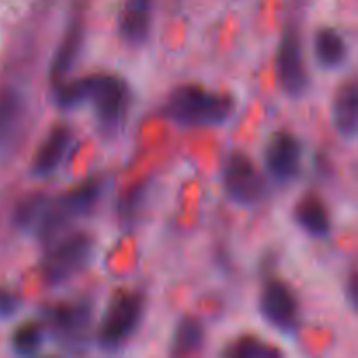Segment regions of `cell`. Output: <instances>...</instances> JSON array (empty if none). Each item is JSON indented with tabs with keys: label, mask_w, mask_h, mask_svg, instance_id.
I'll list each match as a JSON object with an SVG mask.
<instances>
[{
	"label": "cell",
	"mask_w": 358,
	"mask_h": 358,
	"mask_svg": "<svg viewBox=\"0 0 358 358\" xmlns=\"http://www.w3.org/2000/svg\"><path fill=\"white\" fill-rule=\"evenodd\" d=\"M234 110L233 96L215 93L196 84L175 87L164 103V114L184 126H217Z\"/></svg>",
	"instance_id": "cell-1"
},
{
	"label": "cell",
	"mask_w": 358,
	"mask_h": 358,
	"mask_svg": "<svg viewBox=\"0 0 358 358\" xmlns=\"http://www.w3.org/2000/svg\"><path fill=\"white\" fill-rule=\"evenodd\" d=\"M103 184L98 178H90L83 182L77 187L70 189L66 194L59 196L58 199L49 203L44 217H42L41 226L37 227V236L44 243L55 240L58 234H62L72 222H76L80 217L87 215L91 210L100 201Z\"/></svg>",
	"instance_id": "cell-2"
},
{
	"label": "cell",
	"mask_w": 358,
	"mask_h": 358,
	"mask_svg": "<svg viewBox=\"0 0 358 358\" xmlns=\"http://www.w3.org/2000/svg\"><path fill=\"white\" fill-rule=\"evenodd\" d=\"M84 98L94 105L98 122L105 133H115L124 121L129 108V90L121 79L114 76L83 77Z\"/></svg>",
	"instance_id": "cell-3"
},
{
	"label": "cell",
	"mask_w": 358,
	"mask_h": 358,
	"mask_svg": "<svg viewBox=\"0 0 358 358\" xmlns=\"http://www.w3.org/2000/svg\"><path fill=\"white\" fill-rule=\"evenodd\" d=\"M145 311V299L140 292L119 290L112 297L100 327V345L115 350L135 334Z\"/></svg>",
	"instance_id": "cell-4"
},
{
	"label": "cell",
	"mask_w": 358,
	"mask_h": 358,
	"mask_svg": "<svg viewBox=\"0 0 358 358\" xmlns=\"http://www.w3.org/2000/svg\"><path fill=\"white\" fill-rule=\"evenodd\" d=\"M93 254V238L86 233H76L63 240L44 262V278L49 285H62L83 271Z\"/></svg>",
	"instance_id": "cell-5"
},
{
	"label": "cell",
	"mask_w": 358,
	"mask_h": 358,
	"mask_svg": "<svg viewBox=\"0 0 358 358\" xmlns=\"http://www.w3.org/2000/svg\"><path fill=\"white\" fill-rule=\"evenodd\" d=\"M276 76L285 94L301 98L310 90V73L304 63L303 44L296 27H287L276 51Z\"/></svg>",
	"instance_id": "cell-6"
},
{
	"label": "cell",
	"mask_w": 358,
	"mask_h": 358,
	"mask_svg": "<svg viewBox=\"0 0 358 358\" xmlns=\"http://www.w3.org/2000/svg\"><path fill=\"white\" fill-rule=\"evenodd\" d=\"M224 187L227 196L241 206H254L264 198L266 185L250 157L231 152L224 164Z\"/></svg>",
	"instance_id": "cell-7"
},
{
	"label": "cell",
	"mask_w": 358,
	"mask_h": 358,
	"mask_svg": "<svg viewBox=\"0 0 358 358\" xmlns=\"http://www.w3.org/2000/svg\"><path fill=\"white\" fill-rule=\"evenodd\" d=\"M261 313L278 331L292 332L299 320V303L294 290L282 280H269L261 294Z\"/></svg>",
	"instance_id": "cell-8"
},
{
	"label": "cell",
	"mask_w": 358,
	"mask_h": 358,
	"mask_svg": "<svg viewBox=\"0 0 358 358\" xmlns=\"http://www.w3.org/2000/svg\"><path fill=\"white\" fill-rule=\"evenodd\" d=\"M301 156L303 147L292 133H275L266 149V166L278 182H290L299 173Z\"/></svg>",
	"instance_id": "cell-9"
},
{
	"label": "cell",
	"mask_w": 358,
	"mask_h": 358,
	"mask_svg": "<svg viewBox=\"0 0 358 358\" xmlns=\"http://www.w3.org/2000/svg\"><path fill=\"white\" fill-rule=\"evenodd\" d=\"M72 129L66 124H56L49 131V135L45 136V140L35 152L34 163H31V171L37 177H48L62 166L66 150L70 149V143H72Z\"/></svg>",
	"instance_id": "cell-10"
},
{
	"label": "cell",
	"mask_w": 358,
	"mask_h": 358,
	"mask_svg": "<svg viewBox=\"0 0 358 358\" xmlns=\"http://www.w3.org/2000/svg\"><path fill=\"white\" fill-rule=\"evenodd\" d=\"M93 308L87 301H77V303H63L51 306L48 310V322L51 324L56 336L63 339L79 338L87 327H90Z\"/></svg>",
	"instance_id": "cell-11"
},
{
	"label": "cell",
	"mask_w": 358,
	"mask_h": 358,
	"mask_svg": "<svg viewBox=\"0 0 358 358\" xmlns=\"http://www.w3.org/2000/svg\"><path fill=\"white\" fill-rule=\"evenodd\" d=\"M154 0H126L119 17V34L129 45H142L152 27Z\"/></svg>",
	"instance_id": "cell-12"
},
{
	"label": "cell",
	"mask_w": 358,
	"mask_h": 358,
	"mask_svg": "<svg viewBox=\"0 0 358 358\" xmlns=\"http://www.w3.org/2000/svg\"><path fill=\"white\" fill-rule=\"evenodd\" d=\"M84 44V20L79 13L73 14L66 27L65 35L59 42L58 49L55 52V58L51 62V79L58 84L65 80L66 73L76 66L77 58L80 55V49Z\"/></svg>",
	"instance_id": "cell-13"
},
{
	"label": "cell",
	"mask_w": 358,
	"mask_h": 358,
	"mask_svg": "<svg viewBox=\"0 0 358 358\" xmlns=\"http://www.w3.org/2000/svg\"><path fill=\"white\" fill-rule=\"evenodd\" d=\"M24 100L20 91L3 90L0 91V149L9 145L17 135L23 122Z\"/></svg>",
	"instance_id": "cell-14"
},
{
	"label": "cell",
	"mask_w": 358,
	"mask_h": 358,
	"mask_svg": "<svg viewBox=\"0 0 358 358\" xmlns=\"http://www.w3.org/2000/svg\"><path fill=\"white\" fill-rule=\"evenodd\" d=\"M294 215H296L297 224L311 236L324 238L331 231L329 212L318 196L308 194L301 198L296 205V210H294Z\"/></svg>",
	"instance_id": "cell-15"
},
{
	"label": "cell",
	"mask_w": 358,
	"mask_h": 358,
	"mask_svg": "<svg viewBox=\"0 0 358 358\" xmlns=\"http://www.w3.org/2000/svg\"><path fill=\"white\" fill-rule=\"evenodd\" d=\"M348 48L343 35L334 28H320L315 35V58L322 69L334 70L345 63Z\"/></svg>",
	"instance_id": "cell-16"
},
{
	"label": "cell",
	"mask_w": 358,
	"mask_h": 358,
	"mask_svg": "<svg viewBox=\"0 0 358 358\" xmlns=\"http://www.w3.org/2000/svg\"><path fill=\"white\" fill-rule=\"evenodd\" d=\"M332 117L338 131L345 138H353L358 129V100L355 83H348L339 90L334 100Z\"/></svg>",
	"instance_id": "cell-17"
},
{
	"label": "cell",
	"mask_w": 358,
	"mask_h": 358,
	"mask_svg": "<svg viewBox=\"0 0 358 358\" xmlns=\"http://www.w3.org/2000/svg\"><path fill=\"white\" fill-rule=\"evenodd\" d=\"M203 343H205V329H203L201 322L191 315L182 317L175 327L173 343H171L173 355H194L203 348Z\"/></svg>",
	"instance_id": "cell-18"
},
{
	"label": "cell",
	"mask_w": 358,
	"mask_h": 358,
	"mask_svg": "<svg viewBox=\"0 0 358 358\" xmlns=\"http://www.w3.org/2000/svg\"><path fill=\"white\" fill-rule=\"evenodd\" d=\"M51 198L44 192H34V194H28L27 198L21 199L17 203V206L14 208L13 213V222L23 233H31V231H37V227L41 226L42 217H44L45 210H48Z\"/></svg>",
	"instance_id": "cell-19"
},
{
	"label": "cell",
	"mask_w": 358,
	"mask_h": 358,
	"mask_svg": "<svg viewBox=\"0 0 358 358\" xmlns=\"http://www.w3.org/2000/svg\"><path fill=\"white\" fill-rule=\"evenodd\" d=\"M147 192H149L147 182L138 180L135 182V184L129 185V187L121 194L117 203V212L121 226L124 227V229H131V227L135 226L136 219H138L143 206H145Z\"/></svg>",
	"instance_id": "cell-20"
},
{
	"label": "cell",
	"mask_w": 358,
	"mask_h": 358,
	"mask_svg": "<svg viewBox=\"0 0 358 358\" xmlns=\"http://www.w3.org/2000/svg\"><path fill=\"white\" fill-rule=\"evenodd\" d=\"M224 355L229 358H278L282 357V352L254 336H243L231 343Z\"/></svg>",
	"instance_id": "cell-21"
},
{
	"label": "cell",
	"mask_w": 358,
	"mask_h": 358,
	"mask_svg": "<svg viewBox=\"0 0 358 358\" xmlns=\"http://www.w3.org/2000/svg\"><path fill=\"white\" fill-rule=\"evenodd\" d=\"M42 343H44V336H42L41 327L35 324L20 325L10 338V346L14 353L20 357H31L38 353Z\"/></svg>",
	"instance_id": "cell-22"
},
{
	"label": "cell",
	"mask_w": 358,
	"mask_h": 358,
	"mask_svg": "<svg viewBox=\"0 0 358 358\" xmlns=\"http://www.w3.org/2000/svg\"><path fill=\"white\" fill-rule=\"evenodd\" d=\"M20 310V299L9 290L0 289V318L13 317Z\"/></svg>",
	"instance_id": "cell-23"
}]
</instances>
